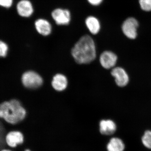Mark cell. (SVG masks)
Returning <instances> with one entry per match:
<instances>
[{"instance_id":"18","label":"cell","mask_w":151,"mask_h":151,"mask_svg":"<svg viewBox=\"0 0 151 151\" xmlns=\"http://www.w3.org/2000/svg\"><path fill=\"white\" fill-rule=\"evenodd\" d=\"M13 3V0H0V6L6 8L11 7Z\"/></svg>"},{"instance_id":"3","label":"cell","mask_w":151,"mask_h":151,"mask_svg":"<svg viewBox=\"0 0 151 151\" xmlns=\"http://www.w3.org/2000/svg\"><path fill=\"white\" fill-rule=\"evenodd\" d=\"M139 26V22L137 19L134 17H129L122 22L121 30L126 37L134 40L137 37Z\"/></svg>"},{"instance_id":"7","label":"cell","mask_w":151,"mask_h":151,"mask_svg":"<svg viewBox=\"0 0 151 151\" xmlns=\"http://www.w3.org/2000/svg\"><path fill=\"white\" fill-rule=\"evenodd\" d=\"M118 57L115 53L111 51L103 52L100 57V62L102 67L105 69L113 68L116 65Z\"/></svg>"},{"instance_id":"2","label":"cell","mask_w":151,"mask_h":151,"mask_svg":"<svg viewBox=\"0 0 151 151\" xmlns=\"http://www.w3.org/2000/svg\"><path fill=\"white\" fill-rule=\"evenodd\" d=\"M27 112L16 99L4 101L0 104V119L12 125L20 124L25 118Z\"/></svg>"},{"instance_id":"1","label":"cell","mask_w":151,"mask_h":151,"mask_svg":"<svg viewBox=\"0 0 151 151\" xmlns=\"http://www.w3.org/2000/svg\"><path fill=\"white\" fill-rule=\"evenodd\" d=\"M71 55L78 64H88L96 58V45L94 40L89 35L81 37L73 47Z\"/></svg>"},{"instance_id":"4","label":"cell","mask_w":151,"mask_h":151,"mask_svg":"<svg viewBox=\"0 0 151 151\" xmlns=\"http://www.w3.org/2000/svg\"><path fill=\"white\" fill-rule=\"evenodd\" d=\"M21 80L24 86L29 89L39 88L43 83V78L42 76L33 70L25 72L22 75Z\"/></svg>"},{"instance_id":"5","label":"cell","mask_w":151,"mask_h":151,"mask_svg":"<svg viewBox=\"0 0 151 151\" xmlns=\"http://www.w3.org/2000/svg\"><path fill=\"white\" fill-rule=\"evenodd\" d=\"M51 16L56 24L59 25H67L71 20L70 11L66 9H55L52 12Z\"/></svg>"},{"instance_id":"8","label":"cell","mask_w":151,"mask_h":151,"mask_svg":"<svg viewBox=\"0 0 151 151\" xmlns=\"http://www.w3.org/2000/svg\"><path fill=\"white\" fill-rule=\"evenodd\" d=\"M6 141L8 145L11 148H15L24 142L23 134L19 131H12L7 134Z\"/></svg>"},{"instance_id":"20","label":"cell","mask_w":151,"mask_h":151,"mask_svg":"<svg viewBox=\"0 0 151 151\" xmlns=\"http://www.w3.org/2000/svg\"><path fill=\"white\" fill-rule=\"evenodd\" d=\"M1 151H12L10 150H8V149H4V150H2Z\"/></svg>"},{"instance_id":"14","label":"cell","mask_w":151,"mask_h":151,"mask_svg":"<svg viewBox=\"0 0 151 151\" xmlns=\"http://www.w3.org/2000/svg\"><path fill=\"white\" fill-rule=\"evenodd\" d=\"M107 148L108 151H124L125 145L119 138H113L108 143Z\"/></svg>"},{"instance_id":"19","label":"cell","mask_w":151,"mask_h":151,"mask_svg":"<svg viewBox=\"0 0 151 151\" xmlns=\"http://www.w3.org/2000/svg\"><path fill=\"white\" fill-rule=\"evenodd\" d=\"M87 1L91 5L97 6L101 5L104 0H87Z\"/></svg>"},{"instance_id":"16","label":"cell","mask_w":151,"mask_h":151,"mask_svg":"<svg viewBox=\"0 0 151 151\" xmlns=\"http://www.w3.org/2000/svg\"><path fill=\"white\" fill-rule=\"evenodd\" d=\"M142 142L144 145L151 149V131H147L142 137Z\"/></svg>"},{"instance_id":"15","label":"cell","mask_w":151,"mask_h":151,"mask_svg":"<svg viewBox=\"0 0 151 151\" xmlns=\"http://www.w3.org/2000/svg\"><path fill=\"white\" fill-rule=\"evenodd\" d=\"M138 4L143 12H151V0H138Z\"/></svg>"},{"instance_id":"6","label":"cell","mask_w":151,"mask_h":151,"mask_svg":"<svg viewBox=\"0 0 151 151\" xmlns=\"http://www.w3.org/2000/svg\"><path fill=\"white\" fill-rule=\"evenodd\" d=\"M111 75L115 78L116 84L120 87L127 86L129 81V78L127 71L123 68H114L111 71Z\"/></svg>"},{"instance_id":"9","label":"cell","mask_w":151,"mask_h":151,"mask_svg":"<svg viewBox=\"0 0 151 151\" xmlns=\"http://www.w3.org/2000/svg\"><path fill=\"white\" fill-rule=\"evenodd\" d=\"M17 10L20 16L29 17L34 12L33 6L29 0H21L17 6Z\"/></svg>"},{"instance_id":"17","label":"cell","mask_w":151,"mask_h":151,"mask_svg":"<svg viewBox=\"0 0 151 151\" xmlns=\"http://www.w3.org/2000/svg\"><path fill=\"white\" fill-rule=\"evenodd\" d=\"M9 47L6 42L0 40V57H5L7 55Z\"/></svg>"},{"instance_id":"11","label":"cell","mask_w":151,"mask_h":151,"mask_svg":"<svg viewBox=\"0 0 151 151\" xmlns=\"http://www.w3.org/2000/svg\"><path fill=\"white\" fill-rule=\"evenodd\" d=\"M35 26L37 31L41 35L47 36L51 34V25L45 19H39L36 20L35 22Z\"/></svg>"},{"instance_id":"12","label":"cell","mask_w":151,"mask_h":151,"mask_svg":"<svg viewBox=\"0 0 151 151\" xmlns=\"http://www.w3.org/2000/svg\"><path fill=\"white\" fill-rule=\"evenodd\" d=\"M86 27L92 35H95L99 33L101 28V23L96 17L90 16L85 20Z\"/></svg>"},{"instance_id":"21","label":"cell","mask_w":151,"mask_h":151,"mask_svg":"<svg viewBox=\"0 0 151 151\" xmlns=\"http://www.w3.org/2000/svg\"><path fill=\"white\" fill-rule=\"evenodd\" d=\"M24 151H31L30 150H29V149H26V150H24Z\"/></svg>"},{"instance_id":"13","label":"cell","mask_w":151,"mask_h":151,"mask_svg":"<svg viewBox=\"0 0 151 151\" xmlns=\"http://www.w3.org/2000/svg\"><path fill=\"white\" fill-rule=\"evenodd\" d=\"M117 129L115 122L111 120H103L100 123V131L103 135H110L115 133Z\"/></svg>"},{"instance_id":"10","label":"cell","mask_w":151,"mask_h":151,"mask_svg":"<svg viewBox=\"0 0 151 151\" xmlns=\"http://www.w3.org/2000/svg\"><path fill=\"white\" fill-rule=\"evenodd\" d=\"M68 84L67 77L61 73H57L53 76L51 85L55 90L58 92L64 91Z\"/></svg>"}]
</instances>
